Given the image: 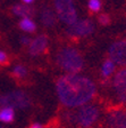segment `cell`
I'll return each instance as SVG.
<instances>
[{
  "label": "cell",
  "mask_w": 126,
  "mask_h": 128,
  "mask_svg": "<svg viewBox=\"0 0 126 128\" xmlns=\"http://www.w3.org/2000/svg\"><path fill=\"white\" fill-rule=\"evenodd\" d=\"M58 98L65 106L77 108L91 101L97 87L91 79L79 74L61 76L56 81Z\"/></svg>",
  "instance_id": "cell-1"
},
{
  "label": "cell",
  "mask_w": 126,
  "mask_h": 128,
  "mask_svg": "<svg viewBox=\"0 0 126 128\" xmlns=\"http://www.w3.org/2000/svg\"><path fill=\"white\" fill-rule=\"evenodd\" d=\"M57 65L63 71L76 74L84 68V60L80 52L73 47H64L57 53L56 56Z\"/></svg>",
  "instance_id": "cell-2"
},
{
  "label": "cell",
  "mask_w": 126,
  "mask_h": 128,
  "mask_svg": "<svg viewBox=\"0 0 126 128\" xmlns=\"http://www.w3.org/2000/svg\"><path fill=\"white\" fill-rule=\"evenodd\" d=\"M31 105V98L25 92L15 90L5 95H0V110L3 108L26 109Z\"/></svg>",
  "instance_id": "cell-3"
},
{
  "label": "cell",
  "mask_w": 126,
  "mask_h": 128,
  "mask_svg": "<svg viewBox=\"0 0 126 128\" xmlns=\"http://www.w3.org/2000/svg\"><path fill=\"white\" fill-rule=\"evenodd\" d=\"M53 6L58 18L67 25L77 21V13L73 0H53Z\"/></svg>",
  "instance_id": "cell-4"
},
{
  "label": "cell",
  "mask_w": 126,
  "mask_h": 128,
  "mask_svg": "<svg viewBox=\"0 0 126 128\" xmlns=\"http://www.w3.org/2000/svg\"><path fill=\"white\" fill-rule=\"evenodd\" d=\"M75 122L83 128L91 127L99 118V110L94 105H83V108L73 116Z\"/></svg>",
  "instance_id": "cell-5"
},
{
  "label": "cell",
  "mask_w": 126,
  "mask_h": 128,
  "mask_svg": "<svg viewBox=\"0 0 126 128\" xmlns=\"http://www.w3.org/2000/svg\"><path fill=\"white\" fill-rule=\"evenodd\" d=\"M94 31V23L89 18L77 20L73 24L68 25L66 32L71 37H87Z\"/></svg>",
  "instance_id": "cell-6"
},
{
  "label": "cell",
  "mask_w": 126,
  "mask_h": 128,
  "mask_svg": "<svg viewBox=\"0 0 126 128\" xmlns=\"http://www.w3.org/2000/svg\"><path fill=\"white\" fill-rule=\"evenodd\" d=\"M109 60L115 64L126 66V39L117 40L113 42L108 49Z\"/></svg>",
  "instance_id": "cell-7"
},
{
  "label": "cell",
  "mask_w": 126,
  "mask_h": 128,
  "mask_svg": "<svg viewBox=\"0 0 126 128\" xmlns=\"http://www.w3.org/2000/svg\"><path fill=\"white\" fill-rule=\"evenodd\" d=\"M113 87L119 102H126V68L118 70L114 76Z\"/></svg>",
  "instance_id": "cell-8"
},
{
  "label": "cell",
  "mask_w": 126,
  "mask_h": 128,
  "mask_svg": "<svg viewBox=\"0 0 126 128\" xmlns=\"http://www.w3.org/2000/svg\"><path fill=\"white\" fill-rule=\"evenodd\" d=\"M48 47V37L45 34H40L29 45V54L31 56H39L42 53H44Z\"/></svg>",
  "instance_id": "cell-9"
},
{
  "label": "cell",
  "mask_w": 126,
  "mask_h": 128,
  "mask_svg": "<svg viewBox=\"0 0 126 128\" xmlns=\"http://www.w3.org/2000/svg\"><path fill=\"white\" fill-rule=\"evenodd\" d=\"M108 122L111 128H126V111L115 110L108 117Z\"/></svg>",
  "instance_id": "cell-10"
},
{
  "label": "cell",
  "mask_w": 126,
  "mask_h": 128,
  "mask_svg": "<svg viewBox=\"0 0 126 128\" xmlns=\"http://www.w3.org/2000/svg\"><path fill=\"white\" fill-rule=\"evenodd\" d=\"M40 20L44 26L52 28L55 26L56 22H57V16L50 7H43L41 13H40Z\"/></svg>",
  "instance_id": "cell-11"
},
{
  "label": "cell",
  "mask_w": 126,
  "mask_h": 128,
  "mask_svg": "<svg viewBox=\"0 0 126 128\" xmlns=\"http://www.w3.org/2000/svg\"><path fill=\"white\" fill-rule=\"evenodd\" d=\"M11 12L16 16H19L22 18H31L34 15V9L25 4L24 5H15L11 8Z\"/></svg>",
  "instance_id": "cell-12"
},
{
  "label": "cell",
  "mask_w": 126,
  "mask_h": 128,
  "mask_svg": "<svg viewBox=\"0 0 126 128\" xmlns=\"http://www.w3.org/2000/svg\"><path fill=\"white\" fill-rule=\"evenodd\" d=\"M115 66L116 64L114 63L111 60H106L102 64V68H101V77L103 79H108L113 76V73L115 72Z\"/></svg>",
  "instance_id": "cell-13"
},
{
  "label": "cell",
  "mask_w": 126,
  "mask_h": 128,
  "mask_svg": "<svg viewBox=\"0 0 126 128\" xmlns=\"http://www.w3.org/2000/svg\"><path fill=\"white\" fill-rule=\"evenodd\" d=\"M14 118H15L14 109H11V108H3V109L0 110V121L9 124L14 121Z\"/></svg>",
  "instance_id": "cell-14"
},
{
  "label": "cell",
  "mask_w": 126,
  "mask_h": 128,
  "mask_svg": "<svg viewBox=\"0 0 126 128\" xmlns=\"http://www.w3.org/2000/svg\"><path fill=\"white\" fill-rule=\"evenodd\" d=\"M18 25L23 31L29 32V33H32L37 30V24L32 18H22Z\"/></svg>",
  "instance_id": "cell-15"
},
{
  "label": "cell",
  "mask_w": 126,
  "mask_h": 128,
  "mask_svg": "<svg viewBox=\"0 0 126 128\" xmlns=\"http://www.w3.org/2000/svg\"><path fill=\"white\" fill-rule=\"evenodd\" d=\"M11 76L16 79H23L27 76V70L24 65H16L11 71Z\"/></svg>",
  "instance_id": "cell-16"
},
{
  "label": "cell",
  "mask_w": 126,
  "mask_h": 128,
  "mask_svg": "<svg viewBox=\"0 0 126 128\" xmlns=\"http://www.w3.org/2000/svg\"><path fill=\"white\" fill-rule=\"evenodd\" d=\"M101 1L100 0H89V2H87V7H89L90 12H93V13H97L101 9Z\"/></svg>",
  "instance_id": "cell-17"
},
{
  "label": "cell",
  "mask_w": 126,
  "mask_h": 128,
  "mask_svg": "<svg viewBox=\"0 0 126 128\" xmlns=\"http://www.w3.org/2000/svg\"><path fill=\"white\" fill-rule=\"evenodd\" d=\"M98 22H99L101 25L106 26V25H109L110 24V16L108 14H101V15L98 17Z\"/></svg>",
  "instance_id": "cell-18"
},
{
  "label": "cell",
  "mask_w": 126,
  "mask_h": 128,
  "mask_svg": "<svg viewBox=\"0 0 126 128\" xmlns=\"http://www.w3.org/2000/svg\"><path fill=\"white\" fill-rule=\"evenodd\" d=\"M6 63H8V55L5 52L0 50V64H1V65H5Z\"/></svg>",
  "instance_id": "cell-19"
},
{
  "label": "cell",
  "mask_w": 126,
  "mask_h": 128,
  "mask_svg": "<svg viewBox=\"0 0 126 128\" xmlns=\"http://www.w3.org/2000/svg\"><path fill=\"white\" fill-rule=\"evenodd\" d=\"M21 44L24 46H29L31 44V39L29 37H22L21 38Z\"/></svg>",
  "instance_id": "cell-20"
},
{
  "label": "cell",
  "mask_w": 126,
  "mask_h": 128,
  "mask_svg": "<svg viewBox=\"0 0 126 128\" xmlns=\"http://www.w3.org/2000/svg\"><path fill=\"white\" fill-rule=\"evenodd\" d=\"M30 128H42V126L40 125V124H32V125L30 126Z\"/></svg>",
  "instance_id": "cell-21"
},
{
  "label": "cell",
  "mask_w": 126,
  "mask_h": 128,
  "mask_svg": "<svg viewBox=\"0 0 126 128\" xmlns=\"http://www.w3.org/2000/svg\"><path fill=\"white\" fill-rule=\"evenodd\" d=\"M22 1H23L25 5H30V4H32L33 1H34V0H22Z\"/></svg>",
  "instance_id": "cell-22"
},
{
  "label": "cell",
  "mask_w": 126,
  "mask_h": 128,
  "mask_svg": "<svg viewBox=\"0 0 126 128\" xmlns=\"http://www.w3.org/2000/svg\"><path fill=\"white\" fill-rule=\"evenodd\" d=\"M0 128H3V127H0Z\"/></svg>",
  "instance_id": "cell-23"
}]
</instances>
